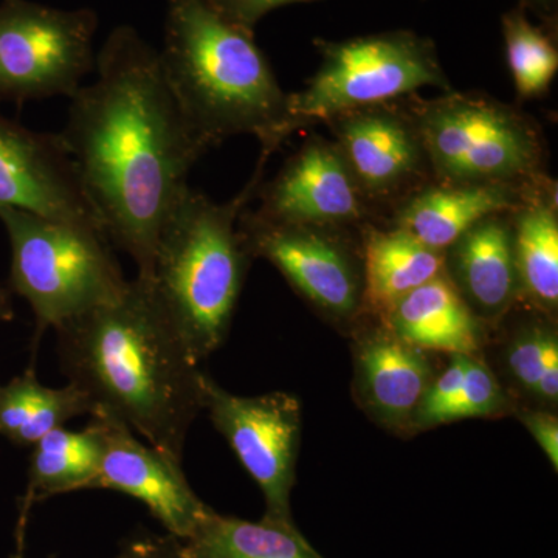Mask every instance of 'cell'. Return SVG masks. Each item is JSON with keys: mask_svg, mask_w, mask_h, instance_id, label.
<instances>
[{"mask_svg": "<svg viewBox=\"0 0 558 558\" xmlns=\"http://www.w3.org/2000/svg\"><path fill=\"white\" fill-rule=\"evenodd\" d=\"M95 72L70 98L60 135L106 238L150 279L161 227L208 149L172 94L159 50L134 27L109 33Z\"/></svg>", "mask_w": 558, "mask_h": 558, "instance_id": "6da1fadb", "label": "cell"}, {"mask_svg": "<svg viewBox=\"0 0 558 558\" xmlns=\"http://www.w3.org/2000/svg\"><path fill=\"white\" fill-rule=\"evenodd\" d=\"M62 374L95 410L119 417L182 465L202 411L199 362L161 307L149 279L54 328ZM94 410V411H95Z\"/></svg>", "mask_w": 558, "mask_h": 558, "instance_id": "7a4b0ae2", "label": "cell"}, {"mask_svg": "<svg viewBox=\"0 0 558 558\" xmlns=\"http://www.w3.org/2000/svg\"><path fill=\"white\" fill-rule=\"evenodd\" d=\"M161 68L205 148L253 135L267 161L303 124L255 40L216 0H167Z\"/></svg>", "mask_w": 558, "mask_h": 558, "instance_id": "3957f363", "label": "cell"}, {"mask_svg": "<svg viewBox=\"0 0 558 558\" xmlns=\"http://www.w3.org/2000/svg\"><path fill=\"white\" fill-rule=\"evenodd\" d=\"M264 165L222 204L189 186L161 227L150 286L199 363L229 337L253 260L238 219L255 197Z\"/></svg>", "mask_w": 558, "mask_h": 558, "instance_id": "277c9868", "label": "cell"}, {"mask_svg": "<svg viewBox=\"0 0 558 558\" xmlns=\"http://www.w3.org/2000/svg\"><path fill=\"white\" fill-rule=\"evenodd\" d=\"M421 132L433 182L531 183L548 178L542 126L517 106L481 94L444 92L407 100Z\"/></svg>", "mask_w": 558, "mask_h": 558, "instance_id": "5b68a950", "label": "cell"}, {"mask_svg": "<svg viewBox=\"0 0 558 558\" xmlns=\"http://www.w3.org/2000/svg\"><path fill=\"white\" fill-rule=\"evenodd\" d=\"M11 245L10 288L36 318V339L117 299L128 279L105 234L0 205Z\"/></svg>", "mask_w": 558, "mask_h": 558, "instance_id": "8992f818", "label": "cell"}, {"mask_svg": "<svg viewBox=\"0 0 558 558\" xmlns=\"http://www.w3.org/2000/svg\"><path fill=\"white\" fill-rule=\"evenodd\" d=\"M322 62L306 86L289 94L290 112L303 124L339 113L403 100L422 87L450 92L435 43L410 31L344 40L315 39Z\"/></svg>", "mask_w": 558, "mask_h": 558, "instance_id": "52a82bcc", "label": "cell"}, {"mask_svg": "<svg viewBox=\"0 0 558 558\" xmlns=\"http://www.w3.org/2000/svg\"><path fill=\"white\" fill-rule=\"evenodd\" d=\"M238 229L253 259L269 260L329 325L351 333L365 317L360 231L264 218L245 207Z\"/></svg>", "mask_w": 558, "mask_h": 558, "instance_id": "ba28073f", "label": "cell"}, {"mask_svg": "<svg viewBox=\"0 0 558 558\" xmlns=\"http://www.w3.org/2000/svg\"><path fill=\"white\" fill-rule=\"evenodd\" d=\"M98 16L32 0H0V102L72 98L95 72Z\"/></svg>", "mask_w": 558, "mask_h": 558, "instance_id": "9c48e42d", "label": "cell"}, {"mask_svg": "<svg viewBox=\"0 0 558 558\" xmlns=\"http://www.w3.org/2000/svg\"><path fill=\"white\" fill-rule=\"evenodd\" d=\"M202 410L208 411L215 428L263 492L266 502L263 520L277 526L296 527L292 492L303 427L299 399L281 391L231 395L204 374Z\"/></svg>", "mask_w": 558, "mask_h": 558, "instance_id": "30bf717a", "label": "cell"}, {"mask_svg": "<svg viewBox=\"0 0 558 558\" xmlns=\"http://www.w3.org/2000/svg\"><path fill=\"white\" fill-rule=\"evenodd\" d=\"M325 124L381 222L396 205L433 182L427 150L409 102L348 110Z\"/></svg>", "mask_w": 558, "mask_h": 558, "instance_id": "8fae6325", "label": "cell"}, {"mask_svg": "<svg viewBox=\"0 0 558 558\" xmlns=\"http://www.w3.org/2000/svg\"><path fill=\"white\" fill-rule=\"evenodd\" d=\"M264 218L362 230L381 218L360 191L332 138L311 134L277 174L256 189Z\"/></svg>", "mask_w": 558, "mask_h": 558, "instance_id": "7c38bea8", "label": "cell"}, {"mask_svg": "<svg viewBox=\"0 0 558 558\" xmlns=\"http://www.w3.org/2000/svg\"><path fill=\"white\" fill-rule=\"evenodd\" d=\"M0 205L105 234L61 135L28 130L2 112Z\"/></svg>", "mask_w": 558, "mask_h": 558, "instance_id": "4fadbf2b", "label": "cell"}, {"mask_svg": "<svg viewBox=\"0 0 558 558\" xmlns=\"http://www.w3.org/2000/svg\"><path fill=\"white\" fill-rule=\"evenodd\" d=\"M89 425L100 442L90 488H110L140 499L172 537L189 538L211 508L194 494L182 465L140 442L130 425L106 411L95 410Z\"/></svg>", "mask_w": 558, "mask_h": 558, "instance_id": "5bb4252c", "label": "cell"}, {"mask_svg": "<svg viewBox=\"0 0 558 558\" xmlns=\"http://www.w3.org/2000/svg\"><path fill=\"white\" fill-rule=\"evenodd\" d=\"M351 333L360 409L389 433L413 435L418 405L436 376L428 352L400 340L374 315L366 314Z\"/></svg>", "mask_w": 558, "mask_h": 558, "instance_id": "9a60e30c", "label": "cell"}, {"mask_svg": "<svg viewBox=\"0 0 558 558\" xmlns=\"http://www.w3.org/2000/svg\"><path fill=\"white\" fill-rule=\"evenodd\" d=\"M553 180L548 175L537 182L495 185L429 182L396 205L384 223L398 227L425 247L444 253L480 220L515 211Z\"/></svg>", "mask_w": 558, "mask_h": 558, "instance_id": "2e32d148", "label": "cell"}, {"mask_svg": "<svg viewBox=\"0 0 558 558\" xmlns=\"http://www.w3.org/2000/svg\"><path fill=\"white\" fill-rule=\"evenodd\" d=\"M444 274L486 326L505 322L520 303L510 216L480 220L444 252Z\"/></svg>", "mask_w": 558, "mask_h": 558, "instance_id": "e0dca14e", "label": "cell"}, {"mask_svg": "<svg viewBox=\"0 0 558 558\" xmlns=\"http://www.w3.org/2000/svg\"><path fill=\"white\" fill-rule=\"evenodd\" d=\"M377 318L400 340L422 351L478 355L486 340L487 326L446 274L396 301Z\"/></svg>", "mask_w": 558, "mask_h": 558, "instance_id": "ac0fdd59", "label": "cell"}, {"mask_svg": "<svg viewBox=\"0 0 558 558\" xmlns=\"http://www.w3.org/2000/svg\"><path fill=\"white\" fill-rule=\"evenodd\" d=\"M365 312L379 317L396 301L444 274V253L425 247L388 223H369L360 231Z\"/></svg>", "mask_w": 558, "mask_h": 558, "instance_id": "d6986e66", "label": "cell"}, {"mask_svg": "<svg viewBox=\"0 0 558 558\" xmlns=\"http://www.w3.org/2000/svg\"><path fill=\"white\" fill-rule=\"evenodd\" d=\"M520 301L556 319L558 311V207L553 180L526 204L509 213Z\"/></svg>", "mask_w": 558, "mask_h": 558, "instance_id": "ffe728a7", "label": "cell"}, {"mask_svg": "<svg viewBox=\"0 0 558 558\" xmlns=\"http://www.w3.org/2000/svg\"><path fill=\"white\" fill-rule=\"evenodd\" d=\"M175 558H325L299 527L208 513L189 538L180 539Z\"/></svg>", "mask_w": 558, "mask_h": 558, "instance_id": "44dd1931", "label": "cell"}, {"mask_svg": "<svg viewBox=\"0 0 558 558\" xmlns=\"http://www.w3.org/2000/svg\"><path fill=\"white\" fill-rule=\"evenodd\" d=\"M95 407L73 385L50 388L40 384L28 368L7 385H0V436L32 447L51 429L64 427L72 418L94 413Z\"/></svg>", "mask_w": 558, "mask_h": 558, "instance_id": "7402d4cb", "label": "cell"}, {"mask_svg": "<svg viewBox=\"0 0 558 558\" xmlns=\"http://www.w3.org/2000/svg\"><path fill=\"white\" fill-rule=\"evenodd\" d=\"M32 447L25 510L35 499L90 488L100 462V442L89 424L81 432L51 429Z\"/></svg>", "mask_w": 558, "mask_h": 558, "instance_id": "603a6c76", "label": "cell"}, {"mask_svg": "<svg viewBox=\"0 0 558 558\" xmlns=\"http://www.w3.org/2000/svg\"><path fill=\"white\" fill-rule=\"evenodd\" d=\"M506 58L520 100L548 94L558 72L557 28L535 25L519 5L502 14Z\"/></svg>", "mask_w": 558, "mask_h": 558, "instance_id": "cb8c5ba5", "label": "cell"}, {"mask_svg": "<svg viewBox=\"0 0 558 558\" xmlns=\"http://www.w3.org/2000/svg\"><path fill=\"white\" fill-rule=\"evenodd\" d=\"M515 402L478 355H470L464 380L449 405L439 414L438 427L462 418H495L508 416Z\"/></svg>", "mask_w": 558, "mask_h": 558, "instance_id": "d4e9b609", "label": "cell"}, {"mask_svg": "<svg viewBox=\"0 0 558 558\" xmlns=\"http://www.w3.org/2000/svg\"><path fill=\"white\" fill-rule=\"evenodd\" d=\"M531 310V307H529ZM531 317L513 329L505 349V369L512 387L535 405L539 374L549 340L557 336L556 319L531 310Z\"/></svg>", "mask_w": 558, "mask_h": 558, "instance_id": "484cf974", "label": "cell"}, {"mask_svg": "<svg viewBox=\"0 0 558 558\" xmlns=\"http://www.w3.org/2000/svg\"><path fill=\"white\" fill-rule=\"evenodd\" d=\"M517 414L524 428L531 433L539 449L549 459L554 472L558 470V418L550 410L537 407H515Z\"/></svg>", "mask_w": 558, "mask_h": 558, "instance_id": "4316f807", "label": "cell"}, {"mask_svg": "<svg viewBox=\"0 0 558 558\" xmlns=\"http://www.w3.org/2000/svg\"><path fill=\"white\" fill-rule=\"evenodd\" d=\"M322 0H216L220 10L234 22L255 32L256 25L270 11L292 3H314Z\"/></svg>", "mask_w": 558, "mask_h": 558, "instance_id": "83f0119b", "label": "cell"}, {"mask_svg": "<svg viewBox=\"0 0 558 558\" xmlns=\"http://www.w3.org/2000/svg\"><path fill=\"white\" fill-rule=\"evenodd\" d=\"M180 538L172 537H143L131 542L117 558H175ZM11 558H24L21 553Z\"/></svg>", "mask_w": 558, "mask_h": 558, "instance_id": "f1b7e54d", "label": "cell"}, {"mask_svg": "<svg viewBox=\"0 0 558 558\" xmlns=\"http://www.w3.org/2000/svg\"><path fill=\"white\" fill-rule=\"evenodd\" d=\"M557 2L558 0H520L519 5L532 11L543 24L557 28Z\"/></svg>", "mask_w": 558, "mask_h": 558, "instance_id": "f546056e", "label": "cell"}, {"mask_svg": "<svg viewBox=\"0 0 558 558\" xmlns=\"http://www.w3.org/2000/svg\"><path fill=\"white\" fill-rule=\"evenodd\" d=\"M13 318L14 311L10 300V292L0 286V322H11Z\"/></svg>", "mask_w": 558, "mask_h": 558, "instance_id": "4dcf8cb0", "label": "cell"}]
</instances>
